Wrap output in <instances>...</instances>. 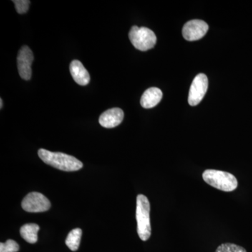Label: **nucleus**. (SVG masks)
<instances>
[{"label":"nucleus","mask_w":252,"mask_h":252,"mask_svg":"<svg viewBox=\"0 0 252 252\" xmlns=\"http://www.w3.org/2000/svg\"><path fill=\"white\" fill-rule=\"evenodd\" d=\"M129 39L135 49L142 51L152 49L157 43L155 33L145 27L133 26L129 32Z\"/></svg>","instance_id":"4"},{"label":"nucleus","mask_w":252,"mask_h":252,"mask_svg":"<svg viewBox=\"0 0 252 252\" xmlns=\"http://www.w3.org/2000/svg\"><path fill=\"white\" fill-rule=\"evenodd\" d=\"M162 93L160 89L152 87L147 89L141 97L140 103L144 109H151L157 106L161 100Z\"/></svg>","instance_id":"11"},{"label":"nucleus","mask_w":252,"mask_h":252,"mask_svg":"<svg viewBox=\"0 0 252 252\" xmlns=\"http://www.w3.org/2000/svg\"><path fill=\"white\" fill-rule=\"evenodd\" d=\"M19 245L12 240H8L5 243H0V252H17Z\"/></svg>","instance_id":"15"},{"label":"nucleus","mask_w":252,"mask_h":252,"mask_svg":"<svg viewBox=\"0 0 252 252\" xmlns=\"http://www.w3.org/2000/svg\"><path fill=\"white\" fill-rule=\"evenodd\" d=\"M207 23L201 20H192L185 25L182 29V34L186 40L197 41L202 39L208 31Z\"/></svg>","instance_id":"7"},{"label":"nucleus","mask_w":252,"mask_h":252,"mask_svg":"<svg viewBox=\"0 0 252 252\" xmlns=\"http://www.w3.org/2000/svg\"><path fill=\"white\" fill-rule=\"evenodd\" d=\"M208 79L204 74H199L193 79L189 91L188 102L190 106L198 105L206 94Z\"/></svg>","instance_id":"6"},{"label":"nucleus","mask_w":252,"mask_h":252,"mask_svg":"<svg viewBox=\"0 0 252 252\" xmlns=\"http://www.w3.org/2000/svg\"><path fill=\"white\" fill-rule=\"evenodd\" d=\"M51 205L49 199L38 192H32L28 194L22 201L23 210L32 213L47 211Z\"/></svg>","instance_id":"5"},{"label":"nucleus","mask_w":252,"mask_h":252,"mask_svg":"<svg viewBox=\"0 0 252 252\" xmlns=\"http://www.w3.org/2000/svg\"><path fill=\"white\" fill-rule=\"evenodd\" d=\"M34 61L32 51L28 46H23L17 58V65L20 77L24 80L28 81L32 77V63Z\"/></svg>","instance_id":"8"},{"label":"nucleus","mask_w":252,"mask_h":252,"mask_svg":"<svg viewBox=\"0 0 252 252\" xmlns=\"http://www.w3.org/2000/svg\"><path fill=\"white\" fill-rule=\"evenodd\" d=\"M81 235H82V230L80 228L73 229L68 234L65 243L72 251L76 252L79 249Z\"/></svg>","instance_id":"13"},{"label":"nucleus","mask_w":252,"mask_h":252,"mask_svg":"<svg viewBox=\"0 0 252 252\" xmlns=\"http://www.w3.org/2000/svg\"><path fill=\"white\" fill-rule=\"evenodd\" d=\"M69 71L74 81L79 85L86 86L90 82V74L80 61H73L69 65Z\"/></svg>","instance_id":"10"},{"label":"nucleus","mask_w":252,"mask_h":252,"mask_svg":"<svg viewBox=\"0 0 252 252\" xmlns=\"http://www.w3.org/2000/svg\"><path fill=\"white\" fill-rule=\"evenodd\" d=\"M0 102H1V104H0V107H1V109H2L3 107V101L2 99H0Z\"/></svg>","instance_id":"17"},{"label":"nucleus","mask_w":252,"mask_h":252,"mask_svg":"<svg viewBox=\"0 0 252 252\" xmlns=\"http://www.w3.org/2000/svg\"><path fill=\"white\" fill-rule=\"evenodd\" d=\"M39 230V226L35 223H28L23 225L20 230L21 237L26 242L31 244H34L37 242V233Z\"/></svg>","instance_id":"12"},{"label":"nucleus","mask_w":252,"mask_h":252,"mask_svg":"<svg viewBox=\"0 0 252 252\" xmlns=\"http://www.w3.org/2000/svg\"><path fill=\"white\" fill-rule=\"evenodd\" d=\"M203 178L207 185L225 192L233 191L238 185L234 175L220 170H206L203 173Z\"/></svg>","instance_id":"3"},{"label":"nucleus","mask_w":252,"mask_h":252,"mask_svg":"<svg viewBox=\"0 0 252 252\" xmlns=\"http://www.w3.org/2000/svg\"><path fill=\"white\" fill-rule=\"evenodd\" d=\"M14 3L15 7L18 14H26L29 9L31 1L29 0H15L13 1Z\"/></svg>","instance_id":"16"},{"label":"nucleus","mask_w":252,"mask_h":252,"mask_svg":"<svg viewBox=\"0 0 252 252\" xmlns=\"http://www.w3.org/2000/svg\"><path fill=\"white\" fill-rule=\"evenodd\" d=\"M137 233L142 241H147L151 236L150 203L145 195H137L136 207Z\"/></svg>","instance_id":"2"},{"label":"nucleus","mask_w":252,"mask_h":252,"mask_svg":"<svg viewBox=\"0 0 252 252\" xmlns=\"http://www.w3.org/2000/svg\"><path fill=\"white\" fill-rule=\"evenodd\" d=\"M215 252H247L243 247L235 244L224 243L220 245Z\"/></svg>","instance_id":"14"},{"label":"nucleus","mask_w":252,"mask_h":252,"mask_svg":"<svg viewBox=\"0 0 252 252\" xmlns=\"http://www.w3.org/2000/svg\"><path fill=\"white\" fill-rule=\"evenodd\" d=\"M124 113L122 109H109L99 117V123L102 127L113 128L120 125L124 120Z\"/></svg>","instance_id":"9"},{"label":"nucleus","mask_w":252,"mask_h":252,"mask_svg":"<svg viewBox=\"0 0 252 252\" xmlns=\"http://www.w3.org/2000/svg\"><path fill=\"white\" fill-rule=\"evenodd\" d=\"M38 155L45 163L63 171H77L83 167V163L80 160L66 154L51 152L40 149L38 152Z\"/></svg>","instance_id":"1"}]
</instances>
